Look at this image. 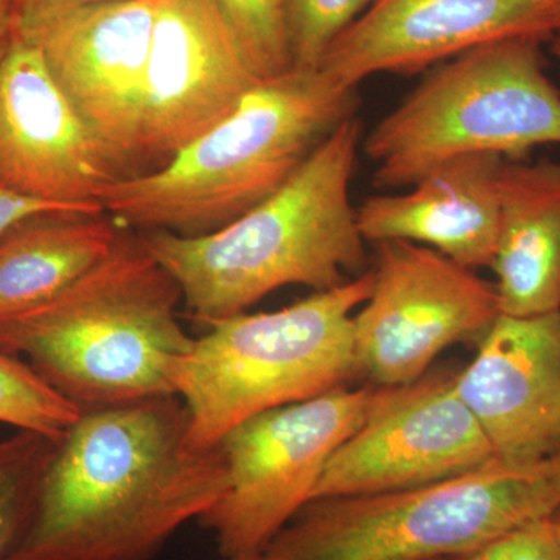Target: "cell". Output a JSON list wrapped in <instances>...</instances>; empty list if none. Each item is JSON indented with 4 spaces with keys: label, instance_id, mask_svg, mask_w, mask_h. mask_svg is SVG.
Masks as SVG:
<instances>
[{
    "label": "cell",
    "instance_id": "obj_1",
    "mask_svg": "<svg viewBox=\"0 0 560 560\" xmlns=\"http://www.w3.org/2000/svg\"><path fill=\"white\" fill-rule=\"evenodd\" d=\"M178 396L83 411L55 442L7 560H153L228 489L219 445L191 451Z\"/></svg>",
    "mask_w": 560,
    "mask_h": 560
},
{
    "label": "cell",
    "instance_id": "obj_2",
    "mask_svg": "<svg viewBox=\"0 0 560 560\" xmlns=\"http://www.w3.org/2000/svg\"><path fill=\"white\" fill-rule=\"evenodd\" d=\"M361 142L359 117L346 120L276 194L219 231L140 232L191 318L212 326L282 287L323 291L363 275L366 241L350 200Z\"/></svg>",
    "mask_w": 560,
    "mask_h": 560
},
{
    "label": "cell",
    "instance_id": "obj_3",
    "mask_svg": "<svg viewBox=\"0 0 560 560\" xmlns=\"http://www.w3.org/2000/svg\"><path fill=\"white\" fill-rule=\"evenodd\" d=\"M359 108V88L320 68L290 69L261 80L230 117L167 164L110 184L97 201L142 232L219 231L276 194Z\"/></svg>",
    "mask_w": 560,
    "mask_h": 560
},
{
    "label": "cell",
    "instance_id": "obj_4",
    "mask_svg": "<svg viewBox=\"0 0 560 560\" xmlns=\"http://www.w3.org/2000/svg\"><path fill=\"white\" fill-rule=\"evenodd\" d=\"M179 285L139 234L57 296L0 319V350L27 361L81 412L176 396L173 370L194 348Z\"/></svg>",
    "mask_w": 560,
    "mask_h": 560
},
{
    "label": "cell",
    "instance_id": "obj_5",
    "mask_svg": "<svg viewBox=\"0 0 560 560\" xmlns=\"http://www.w3.org/2000/svg\"><path fill=\"white\" fill-rule=\"evenodd\" d=\"M374 272L315 291L276 312L238 313L209 326L173 370L189 412L191 451L217 447L260 412L348 386L360 375L353 315L370 298Z\"/></svg>",
    "mask_w": 560,
    "mask_h": 560
},
{
    "label": "cell",
    "instance_id": "obj_6",
    "mask_svg": "<svg viewBox=\"0 0 560 560\" xmlns=\"http://www.w3.org/2000/svg\"><path fill=\"white\" fill-rule=\"evenodd\" d=\"M544 40L482 44L441 62L364 138L378 189L411 187L469 154L518 161L560 145V91L547 75Z\"/></svg>",
    "mask_w": 560,
    "mask_h": 560
},
{
    "label": "cell",
    "instance_id": "obj_7",
    "mask_svg": "<svg viewBox=\"0 0 560 560\" xmlns=\"http://www.w3.org/2000/svg\"><path fill=\"white\" fill-rule=\"evenodd\" d=\"M560 506L544 466L482 469L419 488L308 501L268 545L270 560L458 559Z\"/></svg>",
    "mask_w": 560,
    "mask_h": 560
},
{
    "label": "cell",
    "instance_id": "obj_8",
    "mask_svg": "<svg viewBox=\"0 0 560 560\" xmlns=\"http://www.w3.org/2000/svg\"><path fill=\"white\" fill-rule=\"evenodd\" d=\"M374 388H335L238 423L220 441L228 489L200 517L224 559L257 558L312 500L324 467L360 429Z\"/></svg>",
    "mask_w": 560,
    "mask_h": 560
},
{
    "label": "cell",
    "instance_id": "obj_9",
    "mask_svg": "<svg viewBox=\"0 0 560 560\" xmlns=\"http://www.w3.org/2000/svg\"><path fill=\"white\" fill-rule=\"evenodd\" d=\"M377 245L370 298L353 315V350L360 375L389 388L418 381L451 346L481 340L501 312L495 285L440 250Z\"/></svg>",
    "mask_w": 560,
    "mask_h": 560
},
{
    "label": "cell",
    "instance_id": "obj_10",
    "mask_svg": "<svg viewBox=\"0 0 560 560\" xmlns=\"http://www.w3.org/2000/svg\"><path fill=\"white\" fill-rule=\"evenodd\" d=\"M455 377L434 372L377 386L366 419L326 464L312 500L419 488L497 463Z\"/></svg>",
    "mask_w": 560,
    "mask_h": 560
},
{
    "label": "cell",
    "instance_id": "obj_11",
    "mask_svg": "<svg viewBox=\"0 0 560 560\" xmlns=\"http://www.w3.org/2000/svg\"><path fill=\"white\" fill-rule=\"evenodd\" d=\"M162 0H119L33 22L51 77L130 176L140 173L143 81Z\"/></svg>",
    "mask_w": 560,
    "mask_h": 560
},
{
    "label": "cell",
    "instance_id": "obj_12",
    "mask_svg": "<svg viewBox=\"0 0 560 560\" xmlns=\"http://www.w3.org/2000/svg\"><path fill=\"white\" fill-rule=\"evenodd\" d=\"M217 0H162L140 120V167L167 164L260 83Z\"/></svg>",
    "mask_w": 560,
    "mask_h": 560
},
{
    "label": "cell",
    "instance_id": "obj_13",
    "mask_svg": "<svg viewBox=\"0 0 560 560\" xmlns=\"http://www.w3.org/2000/svg\"><path fill=\"white\" fill-rule=\"evenodd\" d=\"M560 38V0H371L318 68L359 88L378 73L412 75L482 44Z\"/></svg>",
    "mask_w": 560,
    "mask_h": 560
},
{
    "label": "cell",
    "instance_id": "obj_14",
    "mask_svg": "<svg viewBox=\"0 0 560 560\" xmlns=\"http://www.w3.org/2000/svg\"><path fill=\"white\" fill-rule=\"evenodd\" d=\"M128 176L62 94L39 47L20 36L0 61V187L90 206Z\"/></svg>",
    "mask_w": 560,
    "mask_h": 560
},
{
    "label": "cell",
    "instance_id": "obj_15",
    "mask_svg": "<svg viewBox=\"0 0 560 560\" xmlns=\"http://www.w3.org/2000/svg\"><path fill=\"white\" fill-rule=\"evenodd\" d=\"M455 386L500 464L525 469L558 455L560 308L500 315Z\"/></svg>",
    "mask_w": 560,
    "mask_h": 560
},
{
    "label": "cell",
    "instance_id": "obj_16",
    "mask_svg": "<svg viewBox=\"0 0 560 560\" xmlns=\"http://www.w3.org/2000/svg\"><path fill=\"white\" fill-rule=\"evenodd\" d=\"M506 158L469 154L444 162L407 194L370 197L357 208L366 242L404 241L440 250L463 267H490L500 230Z\"/></svg>",
    "mask_w": 560,
    "mask_h": 560
},
{
    "label": "cell",
    "instance_id": "obj_17",
    "mask_svg": "<svg viewBox=\"0 0 560 560\" xmlns=\"http://www.w3.org/2000/svg\"><path fill=\"white\" fill-rule=\"evenodd\" d=\"M492 268L501 315L560 308V164L504 161Z\"/></svg>",
    "mask_w": 560,
    "mask_h": 560
},
{
    "label": "cell",
    "instance_id": "obj_18",
    "mask_svg": "<svg viewBox=\"0 0 560 560\" xmlns=\"http://www.w3.org/2000/svg\"><path fill=\"white\" fill-rule=\"evenodd\" d=\"M102 213L43 212L0 234V319L57 296L109 256L121 234Z\"/></svg>",
    "mask_w": 560,
    "mask_h": 560
},
{
    "label": "cell",
    "instance_id": "obj_19",
    "mask_svg": "<svg viewBox=\"0 0 560 560\" xmlns=\"http://www.w3.org/2000/svg\"><path fill=\"white\" fill-rule=\"evenodd\" d=\"M55 442L24 430L0 441V560L20 544Z\"/></svg>",
    "mask_w": 560,
    "mask_h": 560
},
{
    "label": "cell",
    "instance_id": "obj_20",
    "mask_svg": "<svg viewBox=\"0 0 560 560\" xmlns=\"http://www.w3.org/2000/svg\"><path fill=\"white\" fill-rule=\"evenodd\" d=\"M80 415L27 361L0 350V423L58 441Z\"/></svg>",
    "mask_w": 560,
    "mask_h": 560
},
{
    "label": "cell",
    "instance_id": "obj_21",
    "mask_svg": "<svg viewBox=\"0 0 560 560\" xmlns=\"http://www.w3.org/2000/svg\"><path fill=\"white\" fill-rule=\"evenodd\" d=\"M249 68L260 80L293 69L289 0H217Z\"/></svg>",
    "mask_w": 560,
    "mask_h": 560
},
{
    "label": "cell",
    "instance_id": "obj_22",
    "mask_svg": "<svg viewBox=\"0 0 560 560\" xmlns=\"http://www.w3.org/2000/svg\"><path fill=\"white\" fill-rule=\"evenodd\" d=\"M371 0H289L293 68H318L335 39L366 10Z\"/></svg>",
    "mask_w": 560,
    "mask_h": 560
},
{
    "label": "cell",
    "instance_id": "obj_23",
    "mask_svg": "<svg viewBox=\"0 0 560 560\" xmlns=\"http://www.w3.org/2000/svg\"><path fill=\"white\" fill-rule=\"evenodd\" d=\"M455 560H560V544L547 515L522 523Z\"/></svg>",
    "mask_w": 560,
    "mask_h": 560
},
{
    "label": "cell",
    "instance_id": "obj_24",
    "mask_svg": "<svg viewBox=\"0 0 560 560\" xmlns=\"http://www.w3.org/2000/svg\"><path fill=\"white\" fill-rule=\"evenodd\" d=\"M43 212L102 213L105 212V209L101 202L90 206L60 205V202L38 200V198L27 197V195L0 187V234L13 226L16 221Z\"/></svg>",
    "mask_w": 560,
    "mask_h": 560
},
{
    "label": "cell",
    "instance_id": "obj_25",
    "mask_svg": "<svg viewBox=\"0 0 560 560\" xmlns=\"http://www.w3.org/2000/svg\"><path fill=\"white\" fill-rule=\"evenodd\" d=\"M108 2H119V0H20V28L33 24V22L68 13V11Z\"/></svg>",
    "mask_w": 560,
    "mask_h": 560
},
{
    "label": "cell",
    "instance_id": "obj_26",
    "mask_svg": "<svg viewBox=\"0 0 560 560\" xmlns=\"http://www.w3.org/2000/svg\"><path fill=\"white\" fill-rule=\"evenodd\" d=\"M20 0H0V61L20 38Z\"/></svg>",
    "mask_w": 560,
    "mask_h": 560
},
{
    "label": "cell",
    "instance_id": "obj_27",
    "mask_svg": "<svg viewBox=\"0 0 560 560\" xmlns=\"http://www.w3.org/2000/svg\"><path fill=\"white\" fill-rule=\"evenodd\" d=\"M545 470L550 475L551 481L555 482L556 489H558L560 495V452L558 455L551 456L547 460H544Z\"/></svg>",
    "mask_w": 560,
    "mask_h": 560
},
{
    "label": "cell",
    "instance_id": "obj_28",
    "mask_svg": "<svg viewBox=\"0 0 560 560\" xmlns=\"http://www.w3.org/2000/svg\"><path fill=\"white\" fill-rule=\"evenodd\" d=\"M550 523L560 544V506L550 514Z\"/></svg>",
    "mask_w": 560,
    "mask_h": 560
},
{
    "label": "cell",
    "instance_id": "obj_29",
    "mask_svg": "<svg viewBox=\"0 0 560 560\" xmlns=\"http://www.w3.org/2000/svg\"><path fill=\"white\" fill-rule=\"evenodd\" d=\"M551 51L556 58L560 61V38L551 40Z\"/></svg>",
    "mask_w": 560,
    "mask_h": 560
},
{
    "label": "cell",
    "instance_id": "obj_30",
    "mask_svg": "<svg viewBox=\"0 0 560 560\" xmlns=\"http://www.w3.org/2000/svg\"><path fill=\"white\" fill-rule=\"evenodd\" d=\"M224 560H270L267 556H257V558H242V559H224Z\"/></svg>",
    "mask_w": 560,
    "mask_h": 560
},
{
    "label": "cell",
    "instance_id": "obj_31",
    "mask_svg": "<svg viewBox=\"0 0 560 560\" xmlns=\"http://www.w3.org/2000/svg\"><path fill=\"white\" fill-rule=\"evenodd\" d=\"M440 560H455V559H440Z\"/></svg>",
    "mask_w": 560,
    "mask_h": 560
}]
</instances>
